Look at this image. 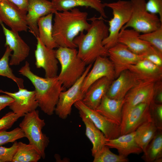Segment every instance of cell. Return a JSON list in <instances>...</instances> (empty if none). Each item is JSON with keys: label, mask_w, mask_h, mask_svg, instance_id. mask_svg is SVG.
<instances>
[{"label": "cell", "mask_w": 162, "mask_h": 162, "mask_svg": "<svg viewBox=\"0 0 162 162\" xmlns=\"http://www.w3.org/2000/svg\"><path fill=\"white\" fill-rule=\"evenodd\" d=\"M57 11L51 1L28 0L26 20L29 32L36 38L39 36L38 21L40 17Z\"/></svg>", "instance_id": "2e32d148"}, {"label": "cell", "mask_w": 162, "mask_h": 162, "mask_svg": "<svg viewBox=\"0 0 162 162\" xmlns=\"http://www.w3.org/2000/svg\"><path fill=\"white\" fill-rule=\"evenodd\" d=\"M0 92L8 94L14 99L8 106L12 111L16 114L25 115L33 111L38 106L34 90L29 91L26 89L19 88L17 92H9L0 90Z\"/></svg>", "instance_id": "e0dca14e"}, {"label": "cell", "mask_w": 162, "mask_h": 162, "mask_svg": "<svg viewBox=\"0 0 162 162\" xmlns=\"http://www.w3.org/2000/svg\"><path fill=\"white\" fill-rule=\"evenodd\" d=\"M106 7L111 8L113 17L109 21V34L102 44L108 50L118 43V38L122 28L129 20L131 13L130 1L118 0L110 3H104Z\"/></svg>", "instance_id": "8992f818"}, {"label": "cell", "mask_w": 162, "mask_h": 162, "mask_svg": "<svg viewBox=\"0 0 162 162\" xmlns=\"http://www.w3.org/2000/svg\"><path fill=\"white\" fill-rule=\"evenodd\" d=\"M53 14L51 13L40 18L38 21L39 38L47 47L52 49L59 46L52 36V21Z\"/></svg>", "instance_id": "4316f807"}, {"label": "cell", "mask_w": 162, "mask_h": 162, "mask_svg": "<svg viewBox=\"0 0 162 162\" xmlns=\"http://www.w3.org/2000/svg\"><path fill=\"white\" fill-rule=\"evenodd\" d=\"M24 115L15 113L12 111L8 112L0 119V131L6 130L10 128L19 118Z\"/></svg>", "instance_id": "d590c367"}, {"label": "cell", "mask_w": 162, "mask_h": 162, "mask_svg": "<svg viewBox=\"0 0 162 162\" xmlns=\"http://www.w3.org/2000/svg\"><path fill=\"white\" fill-rule=\"evenodd\" d=\"M158 130L153 122L150 120L142 124L135 131L136 141L143 152L156 134Z\"/></svg>", "instance_id": "83f0119b"}, {"label": "cell", "mask_w": 162, "mask_h": 162, "mask_svg": "<svg viewBox=\"0 0 162 162\" xmlns=\"http://www.w3.org/2000/svg\"><path fill=\"white\" fill-rule=\"evenodd\" d=\"M149 105L145 103L140 104L122 115L120 125V135L134 131L143 123L151 120Z\"/></svg>", "instance_id": "5bb4252c"}, {"label": "cell", "mask_w": 162, "mask_h": 162, "mask_svg": "<svg viewBox=\"0 0 162 162\" xmlns=\"http://www.w3.org/2000/svg\"><path fill=\"white\" fill-rule=\"evenodd\" d=\"M0 95V112L14 101V99L9 95L6 94Z\"/></svg>", "instance_id": "60d3db41"}, {"label": "cell", "mask_w": 162, "mask_h": 162, "mask_svg": "<svg viewBox=\"0 0 162 162\" xmlns=\"http://www.w3.org/2000/svg\"><path fill=\"white\" fill-rule=\"evenodd\" d=\"M89 64L82 76L66 91L63 90L60 93L58 102L55 112L60 118L66 119L71 114L72 106L77 101L82 100L85 94L82 90V86L85 77L92 65Z\"/></svg>", "instance_id": "ba28073f"}, {"label": "cell", "mask_w": 162, "mask_h": 162, "mask_svg": "<svg viewBox=\"0 0 162 162\" xmlns=\"http://www.w3.org/2000/svg\"><path fill=\"white\" fill-rule=\"evenodd\" d=\"M112 81L106 77L96 81L89 88L82 101L89 108L95 110L103 97L106 94Z\"/></svg>", "instance_id": "7402d4cb"}, {"label": "cell", "mask_w": 162, "mask_h": 162, "mask_svg": "<svg viewBox=\"0 0 162 162\" xmlns=\"http://www.w3.org/2000/svg\"><path fill=\"white\" fill-rule=\"evenodd\" d=\"M74 105L78 110L82 111L88 117L107 140L115 139L120 136V125L110 121L95 110L89 108L82 100L77 101Z\"/></svg>", "instance_id": "30bf717a"}, {"label": "cell", "mask_w": 162, "mask_h": 162, "mask_svg": "<svg viewBox=\"0 0 162 162\" xmlns=\"http://www.w3.org/2000/svg\"><path fill=\"white\" fill-rule=\"evenodd\" d=\"M108 53L114 66L115 78L122 72L128 69L129 65L143 59L142 56L133 52L125 45L119 43L109 49Z\"/></svg>", "instance_id": "7c38bea8"}, {"label": "cell", "mask_w": 162, "mask_h": 162, "mask_svg": "<svg viewBox=\"0 0 162 162\" xmlns=\"http://www.w3.org/2000/svg\"><path fill=\"white\" fill-rule=\"evenodd\" d=\"M131 13L128 22L121 29L131 27L140 33L145 34L155 30L162 26V22L156 14L146 10L145 0H130Z\"/></svg>", "instance_id": "52a82bcc"}, {"label": "cell", "mask_w": 162, "mask_h": 162, "mask_svg": "<svg viewBox=\"0 0 162 162\" xmlns=\"http://www.w3.org/2000/svg\"><path fill=\"white\" fill-rule=\"evenodd\" d=\"M51 1L57 11L69 10L78 7H85L94 9L103 18L107 17L105 10L104 3H103L100 0H52Z\"/></svg>", "instance_id": "484cf974"}, {"label": "cell", "mask_w": 162, "mask_h": 162, "mask_svg": "<svg viewBox=\"0 0 162 162\" xmlns=\"http://www.w3.org/2000/svg\"><path fill=\"white\" fill-rule=\"evenodd\" d=\"M142 56L143 59L147 60L158 66L162 67V54L158 50Z\"/></svg>", "instance_id": "f35d334b"}, {"label": "cell", "mask_w": 162, "mask_h": 162, "mask_svg": "<svg viewBox=\"0 0 162 162\" xmlns=\"http://www.w3.org/2000/svg\"><path fill=\"white\" fill-rule=\"evenodd\" d=\"M138 83L129 70H125L112 81L106 95L112 99H123L127 92Z\"/></svg>", "instance_id": "44dd1931"}, {"label": "cell", "mask_w": 162, "mask_h": 162, "mask_svg": "<svg viewBox=\"0 0 162 162\" xmlns=\"http://www.w3.org/2000/svg\"><path fill=\"white\" fill-rule=\"evenodd\" d=\"M93 162H128L127 157L117 155L111 151L106 145L94 157Z\"/></svg>", "instance_id": "1f68e13d"}, {"label": "cell", "mask_w": 162, "mask_h": 162, "mask_svg": "<svg viewBox=\"0 0 162 162\" xmlns=\"http://www.w3.org/2000/svg\"><path fill=\"white\" fill-rule=\"evenodd\" d=\"M149 110L152 121L158 130H162V104H156L153 101L149 105Z\"/></svg>", "instance_id": "e575fe53"}, {"label": "cell", "mask_w": 162, "mask_h": 162, "mask_svg": "<svg viewBox=\"0 0 162 162\" xmlns=\"http://www.w3.org/2000/svg\"><path fill=\"white\" fill-rule=\"evenodd\" d=\"M146 6L148 12L158 14L162 22V0H148L146 2Z\"/></svg>", "instance_id": "74e56055"}, {"label": "cell", "mask_w": 162, "mask_h": 162, "mask_svg": "<svg viewBox=\"0 0 162 162\" xmlns=\"http://www.w3.org/2000/svg\"><path fill=\"white\" fill-rule=\"evenodd\" d=\"M141 158L146 162L162 161V130H158L143 152Z\"/></svg>", "instance_id": "f1b7e54d"}, {"label": "cell", "mask_w": 162, "mask_h": 162, "mask_svg": "<svg viewBox=\"0 0 162 162\" xmlns=\"http://www.w3.org/2000/svg\"><path fill=\"white\" fill-rule=\"evenodd\" d=\"M52 26V36L58 46L76 48L74 40L80 32L91 26L87 21L88 13L74 8L56 12Z\"/></svg>", "instance_id": "6da1fadb"}, {"label": "cell", "mask_w": 162, "mask_h": 162, "mask_svg": "<svg viewBox=\"0 0 162 162\" xmlns=\"http://www.w3.org/2000/svg\"><path fill=\"white\" fill-rule=\"evenodd\" d=\"M5 38V46H8L13 52L9 61L10 65H17L25 60L29 53L30 48L19 35L18 32L9 30L0 21Z\"/></svg>", "instance_id": "9a60e30c"}, {"label": "cell", "mask_w": 162, "mask_h": 162, "mask_svg": "<svg viewBox=\"0 0 162 162\" xmlns=\"http://www.w3.org/2000/svg\"><path fill=\"white\" fill-rule=\"evenodd\" d=\"M124 99L116 100L104 95L95 110L110 121L120 126L122 120Z\"/></svg>", "instance_id": "cb8c5ba5"}, {"label": "cell", "mask_w": 162, "mask_h": 162, "mask_svg": "<svg viewBox=\"0 0 162 162\" xmlns=\"http://www.w3.org/2000/svg\"><path fill=\"white\" fill-rule=\"evenodd\" d=\"M128 69L139 82H156L162 80V67L146 59H142L134 64L129 65Z\"/></svg>", "instance_id": "ffe728a7"}, {"label": "cell", "mask_w": 162, "mask_h": 162, "mask_svg": "<svg viewBox=\"0 0 162 162\" xmlns=\"http://www.w3.org/2000/svg\"><path fill=\"white\" fill-rule=\"evenodd\" d=\"M6 47L5 52L0 59V76L11 79L16 84L18 88H24L23 80L15 76L10 67L9 57L12 51L8 46Z\"/></svg>", "instance_id": "4dcf8cb0"}, {"label": "cell", "mask_w": 162, "mask_h": 162, "mask_svg": "<svg viewBox=\"0 0 162 162\" xmlns=\"http://www.w3.org/2000/svg\"><path fill=\"white\" fill-rule=\"evenodd\" d=\"M36 38L37 44L34 56L37 68L44 69L45 77L57 76L59 62L56 57V50L47 47L38 37Z\"/></svg>", "instance_id": "4fadbf2b"}, {"label": "cell", "mask_w": 162, "mask_h": 162, "mask_svg": "<svg viewBox=\"0 0 162 162\" xmlns=\"http://www.w3.org/2000/svg\"><path fill=\"white\" fill-rule=\"evenodd\" d=\"M19 124L29 144L34 146L44 159L45 151L50 142L49 137L44 134L42 129L45 125L44 120L39 116V111L36 110L25 114Z\"/></svg>", "instance_id": "5b68a950"}, {"label": "cell", "mask_w": 162, "mask_h": 162, "mask_svg": "<svg viewBox=\"0 0 162 162\" xmlns=\"http://www.w3.org/2000/svg\"><path fill=\"white\" fill-rule=\"evenodd\" d=\"M161 81L155 82L154 94L153 101L158 104H162V85Z\"/></svg>", "instance_id": "ab89813d"}, {"label": "cell", "mask_w": 162, "mask_h": 162, "mask_svg": "<svg viewBox=\"0 0 162 162\" xmlns=\"http://www.w3.org/2000/svg\"><path fill=\"white\" fill-rule=\"evenodd\" d=\"M22 11L27 13L28 0H7Z\"/></svg>", "instance_id": "b9f144b4"}, {"label": "cell", "mask_w": 162, "mask_h": 162, "mask_svg": "<svg viewBox=\"0 0 162 162\" xmlns=\"http://www.w3.org/2000/svg\"><path fill=\"white\" fill-rule=\"evenodd\" d=\"M17 146L18 142L16 141L14 142L12 146L9 148L0 146V162H12L17 150Z\"/></svg>", "instance_id": "8d00e7d4"}, {"label": "cell", "mask_w": 162, "mask_h": 162, "mask_svg": "<svg viewBox=\"0 0 162 162\" xmlns=\"http://www.w3.org/2000/svg\"><path fill=\"white\" fill-rule=\"evenodd\" d=\"M103 19L95 16L90 18L91 26L87 32H80L74 40L78 56L86 64L93 63L99 56H108V50L102 44L109 34L108 27Z\"/></svg>", "instance_id": "7a4b0ae2"}, {"label": "cell", "mask_w": 162, "mask_h": 162, "mask_svg": "<svg viewBox=\"0 0 162 162\" xmlns=\"http://www.w3.org/2000/svg\"><path fill=\"white\" fill-rule=\"evenodd\" d=\"M135 134L134 131L107 140L105 145L110 148L116 149L119 155L126 157L131 154H139L143 151L136 141Z\"/></svg>", "instance_id": "603a6c76"}, {"label": "cell", "mask_w": 162, "mask_h": 162, "mask_svg": "<svg viewBox=\"0 0 162 162\" xmlns=\"http://www.w3.org/2000/svg\"><path fill=\"white\" fill-rule=\"evenodd\" d=\"M18 72L29 80L34 86L36 99L41 110L48 115H52L60 93L65 89L57 76L44 78L37 75L31 70L29 64L27 61Z\"/></svg>", "instance_id": "3957f363"}, {"label": "cell", "mask_w": 162, "mask_h": 162, "mask_svg": "<svg viewBox=\"0 0 162 162\" xmlns=\"http://www.w3.org/2000/svg\"><path fill=\"white\" fill-rule=\"evenodd\" d=\"M1 0H0V1H1Z\"/></svg>", "instance_id": "7bdbcfd3"}, {"label": "cell", "mask_w": 162, "mask_h": 162, "mask_svg": "<svg viewBox=\"0 0 162 162\" xmlns=\"http://www.w3.org/2000/svg\"><path fill=\"white\" fill-rule=\"evenodd\" d=\"M79 113L85 126L86 135L92 144L91 150L92 155L94 157L105 146L107 140L84 112L79 110Z\"/></svg>", "instance_id": "d4e9b609"}, {"label": "cell", "mask_w": 162, "mask_h": 162, "mask_svg": "<svg viewBox=\"0 0 162 162\" xmlns=\"http://www.w3.org/2000/svg\"><path fill=\"white\" fill-rule=\"evenodd\" d=\"M27 13L21 10L7 0L0 1V21L18 32H26L28 29Z\"/></svg>", "instance_id": "9c48e42d"}, {"label": "cell", "mask_w": 162, "mask_h": 162, "mask_svg": "<svg viewBox=\"0 0 162 162\" xmlns=\"http://www.w3.org/2000/svg\"><path fill=\"white\" fill-rule=\"evenodd\" d=\"M155 82H139L131 88L124 98L122 115L132 107L140 104H150L153 101Z\"/></svg>", "instance_id": "8fae6325"}, {"label": "cell", "mask_w": 162, "mask_h": 162, "mask_svg": "<svg viewBox=\"0 0 162 162\" xmlns=\"http://www.w3.org/2000/svg\"><path fill=\"white\" fill-rule=\"evenodd\" d=\"M25 137L23 132L20 127L9 131H0V146L9 142H14L17 140Z\"/></svg>", "instance_id": "836d02e7"}, {"label": "cell", "mask_w": 162, "mask_h": 162, "mask_svg": "<svg viewBox=\"0 0 162 162\" xmlns=\"http://www.w3.org/2000/svg\"></svg>", "instance_id": "ee69618b"}, {"label": "cell", "mask_w": 162, "mask_h": 162, "mask_svg": "<svg viewBox=\"0 0 162 162\" xmlns=\"http://www.w3.org/2000/svg\"><path fill=\"white\" fill-rule=\"evenodd\" d=\"M142 40L149 43L162 54V26L152 32L140 35Z\"/></svg>", "instance_id": "d6a6232c"}, {"label": "cell", "mask_w": 162, "mask_h": 162, "mask_svg": "<svg viewBox=\"0 0 162 162\" xmlns=\"http://www.w3.org/2000/svg\"><path fill=\"white\" fill-rule=\"evenodd\" d=\"M140 33L133 29H121L118 43L125 45L133 52L143 55L156 50L149 43L141 39Z\"/></svg>", "instance_id": "d6986e66"}, {"label": "cell", "mask_w": 162, "mask_h": 162, "mask_svg": "<svg viewBox=\"0 0 162 162\" xmlns=\"http://www.w3.org/2000/svg\"><path fill=\"white\" fill-rule=\"evenodd\" d=\"M104 77L112 80H114V69L112 63L107 57L99 56L95 60L92 67L84 78L82 86V92L85 94L92 84Z\"/></svg>", "instance_id": "ac0fdd59"}, {"label": "cell", "mask_w": 162, "mask_h": 162, "mask_svg": "<svg viewBox=\"0 0 162 162\" xmlns=\"http://www.w3.org/2000/svg\"><path fill=\"white\" fill-rule=\"evenodd\" d=\"M56 56L61 66L57 78L64 88H68L83 75L87 64L79 57L76 48L59 46Z\"/></svg>", "instance_id": "277c9868"}, {"label": "cell", "mask_w": 162, "mask_h": 162, "mask_svg": "<svg viewBox=\"0 0 162 162\" xmlns=\"http://www.w3.org/2000/svg\"><path fill=\"white\" fill-rule=\"evenodd\" d=\"M41 158L40 154L34 146L20 142H18L17 149L12 162H37Z\"/></svg>", "instance_id": "f546056e"}]
</instances>
